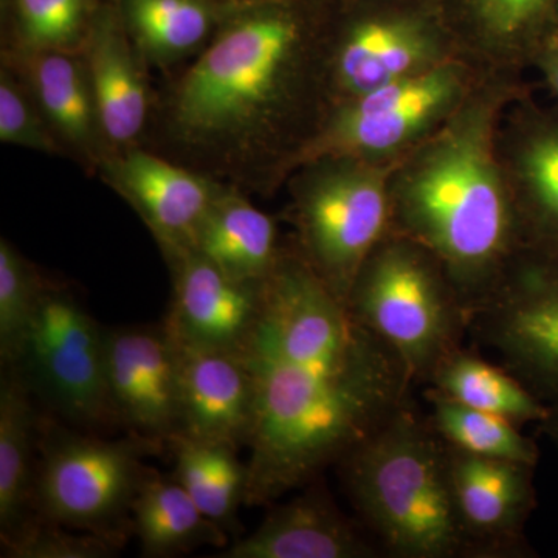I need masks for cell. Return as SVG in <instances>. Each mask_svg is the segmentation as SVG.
<instances>
[{
	"instance_id": "obj_10",
	"label": "cell",
	"mask_w": 558,
	"mask_h": 558,
	"mask_svg": "<svg viewBox=\"0 0 558 558\" xmlns=\"http://www.w3.org/2000/svg\"><path fill=\"white\" fill-rule=\"evenodd\" d=\"M468 332L546 407H558V269L509 264L468 310Z\"/></svg>"
},
{
	"instance_id": "obj_30",
	"label": "cell",
	"mask_w": 558,
	"mask_h": 558,
	"mask_svg": "<svg viewBox=\"0 0 558 558\" xmlns=\"http://www.w3.org/2000/svg\"><path fill=\"white\" fill-rule=\"evenodd\" d=\"M0 543V556L7 558H110L123 548L112 539L73 531L40 517L16 537Z\"/></svg>"
},
{
	"instance_id": "obj_35",
	"label": "cell",
	"mask_w": 558,
	"mask_h": 558,
	"mask_svg": "<svg viewBox=\"0 0 558 558\" xmlns=\"http://www.w3.org/2000/svg\"><path fill=\"white\" fill-rule=\"evenodd\" d=\"M113 2H116V0H113Z\"/></svg>"
},
{
	"instance_id": "obj_1",
	"label": "cell",
	"mask_w": 558,
	"mask_h": 558,
	"mask_svg": "<svg viewBox=\"0 0 558 558\" xmlns=\"http://www.w3.org/2000/svg\"><path fill=\"white\" fill-rule=\"evenodd\" d=\"M255 385L245 506L310 486L405 403L409 371L317 277L282 248L242 348Z\"/></svg>"
},
{
	"instance_id": "obj_32",
	"label": "cell",
	"mask_w": 558,
	"mask_h": 558,
	"mask_svg": "<svg viewBox=\"0 0 558 558\" xmlns=\"http://www.w3.org/2000/svg\"><path fill=\"white\" fill-rule=\"evenodd\" d=\"M521 172L539 215L558 229V134H543L524 146Z\"/></svg>"
},
{
	"instance_id": "obj_16",
	"label": "cell",
	"mask_w": 558,
	"mask_h": 558,
	"mask_svg": "<svg viewBox=\"0 0 558 558\" xmlns=\"http://www.w3.org/2000/svg\"><path fill=\"white\" fill-rule=\"evenodd\" d=\"M2 64L27 84L68 157L98 174L112 153L81 51L3 49Z\"/></svg>"
},
{
	"instance_id": "obj_3",
	"label": "cell",
	"mask_w": 558,
	"mask_h": 558,
	"mask_svg": "<svg viewBox=\"0 0 558 558\" xmlns=\"http://www.w3.org/2000/svg\"><path fill=\"white\" fill-rule=\"evenodd\" d=\"M501 102L494 89L468 95L391 180V231L438 260L465 312L517 247L519 218L495 154Z\"/></svg>"
},
{
	"instance_id": "obj_8",
	"label": "cell",
	"mask_w": 558,
	"mask_h": 558,
	"mask_svg": "<svg viewBox=\"0 0 558 558\" xmlns=\"http://www.w3.org/2000/svg\"><path fill=\"white\" fill-rule=\"evenodd\" d=\"M468 95V72L453 58L411 78L336 102L290 161L288 178L311 161L337 157L395 163L438 131Z\"/></svg>"
},
{
	"instance_id": "obj_17",
	"label": "cell",
	"mask_w": 558,
	"mask_h": 558,
	"mask_svg": "<svg viewBox=\"0 0 558 558\" xmlns=\"http://www.w3.org/2000/svg\"><path fill=\"white\" fill-rule=\"evenodd\" d=\"M450 449L459 519L473 557L519 553L521 529L534 506L532 465Z\"/></svg>"
},
{
	"instance_id": "obj_29",
	"label": "cell",
	"mask_w": 558,
	"mask_h": 558,
	"mask_svg": "<svg viewBox=\"0 0 558 558\" xmlns=\"http://www.w3.org/2000/svg\"><path fill=\"white\" fill-rule=\"evenodd\" d=\"M0 142L47 156L68 157L27 84L3 64L0 68Z\"/></svg>"
},
{
	"instance_id": "obj_20",
	"label": "cell",
	"mask_w": 558,
	"mask_h": 558,
	"mask_svg": "<svg viewBox=\"0 0 558 558\" xmlns=\"http://www.w3.org/2000/svg\"><path fill=\"white\" fill-rule=\"evenodd\" d=\"M20 371L2 365L0 380V542L38 520L36 470L44 414Z\"/></svg>"
},
{
	"instance_id": "obj_26",
	"label": "cell",
	"mask_w": 558,
	"mask_h": 558,
	"mask_svg": "<svg viewBox=\"0 0 558 558\" xmlns=\"http://www.w3.org/2000/svg\"><path fill=\"white\" fill-rule=\"evenodd\" d=\"M433 407V427L442 439L457 450L475 457L506 459L534 468L538 450L526 436L521 435L515 422L461 405L429 389Z\"/></svg>"
},
{
	"instance_id": "obj_22",
	"label": "cell",
	"mask_w": 558,
	"mask_h": 558,
	"mask_svg": "<svg viewBox=\"0 0 558 558\" xmlns=\"http://www.w3.org/2000/svg\"><path fill=\"white\" fill-rule=\"evenodd\" d=\"M193 250L244 282L266 281L282 253L275 219L255 207L247 193L230 185L202 222Z\"/></svg>"
},
{
	"instance_id": "obj_27",
	"label": "cell",
	"mask_w": 558,
	"mask_h": 558,
	"mask_svg": "<svg viewBox=\"0 0 558 558\" xmlns=\"http://www.w3.org/2000/svg\"><path fill=\"white\" fill-rule=\"evenodd\" d=\"M100 0H10V28L3 49L81 51Z\"/></svg>"
},
{
	"instance_id": "obj_2",
	"label": "cell",
	"mask_w": 558,
	"mask_h": 558,
	"mask_svg": "<svg viewBox=\"0 0 558 558\" xmlns=\"http://www.w3.org/2000/svg\"><path fill=\"white\" fill-rule=\"evenodd\" d=\"M326 50L328 33L295 3L247 0L165 92L154 150L270 193L329 109Z\"/></svg>"
},
{
	"instance_id": "obj_18",
	"label": "cell",
	"mask_w": 558,
	"mask_h": 558,
	"mask_svg": "<svg viewBox=\"0 0 558 558\" xmlns=\"http://www.w3.org/2000/svg\"><path fill=\"white\" fill-rule=\"evenodd\" d=\"M178 343V341H175ZM180 435L248 447L255 385L241 351L180 347Z\"/></svg>"
},
{
	"instance_id": "obj_4",
	"label": "cell",
	"mask_w": 558,
	"mask_h": 558,
	"mask_svg": "<svg viewBox=\"0 0 558 558\" xmlns=\"http://www.w3.org/2000/svg\"><path fill=\"white\" fill-rule=\"evenodd\" d=\"M337 465L360 521L389 556L473 557L454 499L449 444L409 403Z\"/></svg>"
},
{
	"instance_id": "obj_13",
	"label": "cell",
	"mask_w": 558,
	"mask_h": 558,
	"mask_svg": "<svg viewBox=\"0 0 558 558\" xmlns=\"http://www.w3.org/2000/svg\"><path fill=\"white\" fill-rule=\"evenodd\" d=\"M106 384L119 427L170 444L180 435V351L165 323L106 328Z\"/></svg>"
},
{
	"instance_id": "obj_31",
	"label": "cell",
	"mask_w": 558,
	"mask_h": 558,
	"mask_svg": "<svg viewBox=\"0 0 558 558\" xmlns=\"http://www.w3.org/2000/svg\"><path fill=\"white\" fill-rule=\"evenodd\" d=\"M473 16L488 44L508 51L542 16L549 0H470Z\"/></svg>"
},
{
	"instance_id": "obj_6",
	"label": "cell",
	"mask_w": 558,
	"mask_h": 558,
	"mask_svg": "<svg viewBox=\"0 0 558 558\" xmlns=\"http://www.w3.org/2000/svg\"><path fill=\"white\" fill-rule=\"evenodd\" d=\"M44 416L36 470L40 519L100 535L123 546L131 534L132 505L149 470L143 459L163 444L128 433L108 439Z\"/></svg>"
},
{
	"instance_id": "obj_15",
	"label": "cell",
	"mask_w": 558,
	"mask_h": 558,
	"mask_svg": "<svg viewBox=\"0 0 558 558\" xmlns=\"http://www.w3.org/2000/svg\"><path fill=\"white\" fill-rule=\"evenodd\" d=\"M81 54L110 153L145 145L154 119L149 65L128 35L116 3H102Z\"/></svg>"
},
{
	"instance_id": "obj_5",
	"label": "cell",
	"mask_w": 558,
	"mask_h": 558,
	"mask_svg": "<svg viewBox=\"0 0 558 558\" xmlns=\"http://www.w3.org/2000/svg\"><path fill=\"white\" fill-rule=\"evenodd\" d=\"M347 304L413 381H428L468 333V312L438 260L395 231L363 264Z\"/></svg>"
},
{
	"instance_id": "obj_19",
	"label": "cell",
	"mask_w": 558,
	"mask_h": 558,
	"mask_svg": "<svg viewBox=\"0 0 558 558\" xmlns=\"http://www.w3.org/2000/svg\"><path fill=\"white\" fill-rule=\"evenodd\" d=\"M348 519L328 492L312 486L275 505L256 531L220 549L218 558H374L380 548Z\"/></svg>"
},
{
	"instance_id": "obj_14",
	"label": "cell",
	"mask_w": 558,
	"mask_h": 558,
	"mask_svg": "<svg viewBox=\"0 0 558 558\" xmlns=\"http://www.w3.org/2000/svg\"><path fill=\"white\" fill-rule=\"evenodd\" d=\"M170 310L163 323L180 347L242 351L263 311L264 282L230 278L190 250L168 264Z\"/></svg>"
},
{
	"instance_id": "obj_11",
	"label": "cell",
	"mask_w": 558,
	"mask_h": 558,
	"mask_svg": "<svg viewBox=\"0 0 558 558\" xmlns=\"http://www.w3.org/2000/svg\"><path fill=\"white\" fill-rule=\"evenodd\" d=\"M453 60L432 22L413 13L360 14L328 35L329 108Z\"/></svg>"
},
{
	"instance_id": "obj_33",
	"label": "cell",
	"mask_w": 558,
	"mask_h": 558,
	"mask_svg": "<svg viewBox=\"0 0 558 558\" xmlns=\"http://www.w3.org/2000/svg\"><path fill=\"white\" fill-rule=\"evenodd\" d=\"M542 428L558 449V407H550L548 417L542 422Z\"/></svg>"
},
{
	"instance_id": "obj_7",
	"label": "cell",
	"mask_w": 558,
	"mask_h": 558,
	"mask_svg": "<svg viewBox=\"0 0 558 558\" xmlns=\"http://www.w3.org/2000/svg\"><path fill=\"white\" fill-rule=\"evenodd\" d=\"M377 161L322 159L290 174L299 253L347 303L365 260L391 231V178Z\"/></svg>"
},
{
	"instance_id": "obj_23",
	"label": "cell",
	"mask_w": 558,
	"mask_h": 558,
	"mask_svg": "<svg viewBox=\"0 0 558 558\" xmlns=\"http://www.w3.org/2000/svg\"><path fill=\"white\" fill-rule=\"evenodd\" d=\"M132 527L146 558H172L193 550L223 549L229 534L202 512L174 475L149 470L132 505Z\"/></svg>"
},
{
	"instance_id": "obj_34",
	"label": "cell",
	"mask_w": 558,
	"mask_h": 558,
	"mask_svg": "<svg viewBox=\"0 0 558 558\" xmlns=\"http://www.w3.org/2000/svg\"><path fill=\"white\" fill-rule=\"evenodd\" d=\"M548 69L549 78L553 81L554 89H556L558 94V57L553 58V60L548 62Z\"/></svg>"
},
{
	"instance_id": "obj_24",
	"label": "cell",
	"mask_w": 558,
	"mask_h": 558,
	"mask_svg": "<svg viewBox=\"0 0 558 558\" xmlns=\"http://www.w3.org/2000/svg\"><path fill=\"white\" fill-rule=\"evenodd\" d=\"M168 446L174 453V478L213 523L227 534H238L248 487V465L238 457L240 449L186 436H178Z\"/></svg>"
},
{
	"instance_id": "obj_12",
	"label": "cell",
	"mask_w": 558,
	"mask_h": 558,
	"mask_svg": "<svg viewBox=\"0 0 558 558\" xmlns=\"http://www.w3.org/2000/svg\"><path fill=\"white\" fill-rule=\"evenodd\" d=\"M97 175L137 213L167 264L193 250L202 222L227 186L145 145L112 154Z\"/></svg>"
},
{
	"instance_id": "obj_25",
	"label": "cell",
	"mask_w": 558,
	"mask_h": 558,
	"mask_svg": "<svg viewBox=\"0 0 558 558\" xmlns=\"http://www.w3.org/2000/svg\"><path fill=\"white\" fill-rule=\"evenodd\" d=\"M432 389L461 405L509 418L517 425L542 424L549 407L535 398L513 374L502 366L459 348L440 362L429 377Z\"/></svg>"
},
{
	"instance_id": "obj_28",
	"label": "cell",
	"mask_w": 558,
	"mask_h": 558,
	"mask_svg": "<svg viewBox=\"0 0 558 558\" xmlns=\"http://www.w3.org/2000/svg\"><path fill=\"white\" fill-rule=\"evenodd\" d=\"M47 279L5 238L0 240V359L13 365L20 357Z\"/></svg>"
},
{
	"instance_id": "obj_9",
	"label": "cell",
	"mask_w": 558,
	"mask_h": 558,
	"mask_svg": "<svg viewBox=\"0 0 558 558\" xmlns=\"http://www.w3.org/2000/svg\"><path fill=\"white\" fill-rule=\"evenodd\" d=\"M105 333L73 290L47 279L13 363L51 416L86 432L119 428L106 384Z\"/></svg>"
},
{
	"instance_id": "obj_21",
	"label": "cell",
	"mask_w": 558,
	"mask_h": 558,
	"mask_svg": "<svg viewBox=\"0 0 558 558\" xmlns=\"http://www.w3.org/2000/svg\"><path fill=\"white\" fill-rule=\"evenodd\" d=\"M247 0H116L121 21L149 68L193 60Z\"/></svg>"
}]
</instances>
